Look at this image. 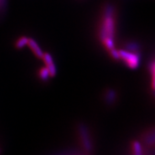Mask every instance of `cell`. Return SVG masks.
<instances>
[{"label":"cell","mask_w":155,"mask_h":155,"mask_svg":"<svg viewBox=\"0 0 155 155\" xmlns=\"http://www.w3.org/2000/svg\"><path fill=\"white\" fill-rule=\"evenodd\" d=\"M38 76L40 78V79L42 81H48V79L49 78V77H50L49 71L47 69L46 67H43L41 68L40 70H39L38 72Z\"/></svg>","instance_id":"9"},{"label":"cell","mask_w":155,"mask_h":155,"mask_svg":"<svg viewBox=\"0 0 155 155\" xmlns=\"http://www.w3.org/2000/svg\"><path fill=\"white\" fill-rule=\"evenodd\" d=\"M79 133H80V137L81 139V141L83 147H85L86 150H91V142L90 136L88 134V131L87 128L84 126H81L79 127Z\"/></svg>","instance_id":"4"},{"label":"cell","mask_w":155,"mask_h":155,"mask_svg":"<svg viewBox=\"0 0 155 155\" xmlns=\"http://www.w3.org/2000/svg\"><path fill=\"white\" fill-rule=\"evenodd\" d=\"M119 61H122L128 68L137 69L140 64V54L127 50H119Z\"/></svg>","instance_id":"2"},{"label":"cell","mask_w":155,"mask_h":155,"mask_svg":"<svg viewBox=\"0 0 155 155\" xmlns=\"http://www.w3.org/2000/svg\"><path fill=\"white\" fill-rule=\"evenodd\" d=\"M104 98H105V101L107 104H113V103L115 102L116 98H117L116 93L114 90H111L110 89V90H108L106 92Z\"/></svg>","instance_id":"6"},{"label":"cell","mask_w":155,"mask_h":155,"mask_svg":"<svg viewBox=\"0 0 155 155\" xmlns=\"http://www.w3.org/2000/svg\"><path fill=\"white\" fill-rule=\"evenodd\" d=\"M115 30L114 10L112 7H108L105 10L104 19L99 31L101 41L108 51L115 48Z\"/></svg>","instance_id":"1"},{"label":"cell","mask_w":155,"mask_h":155,"mask_svg":"<svg viewBox=\"0 0 155 155\" xmlns=\"http://www.w3.org/2000/svg\"><path fill=\"white\" fill-rule=\"evenodd\" d=\"M42 59L43 60L45 67L49 71L50 77H54L57 73V68H56L55 62L53 61V58L50 53H43Z\"/></svg>","instance_id":"3"},{"label":"cell","mask_w":155,"mask_h":155,"mask_svg":"<svg viewBox=\"0 0 155 155\" xmlns=\"http://www.w3.org/2000/svg\"><path fill=\"white\" fill-rule=\"evenodd\" d=\"M134 154V155H143L142 148H141V144L137 141H134L132 144Z\"/></svg>","instance_id":"10"},{"label":"cell","mask_w":155,"mask_h":155,"mask_svg":"<svg viewBox=\"0 0 155 155\" xmlns=\"http://www.w3.org/2000/svg\"><path fill=\"white\" fill-rule=\"evenodd\" d=\"M28 40L29 38L25 36L20 37V38L17 40L16 42H15V47H16L17 49H22L23 48L25 47V46L28 45Z\"/></svg>","instance_id":"8"},{"label":"cell","mask_w":155,"mask_h":155,"mask_svg":"<svg viewBox=\"0 0 155 155\" xmlns=\"http://www.w3.org/2000/svg\"><path fill=\"white\" fill-rule=\"evenodd\" d=\"M125 49L131 52L139 53V45L136 42H128L125 45Z\"/></svg>","instance_id":"7"},{"label":"cell","mask_w":155,"mask_h":155,"mask_svg":"<svg viewBox=\"0 0 155 155\" xmlns=\"http://www.w3.org/2000/svg\"><path fill=\"white\" fill-rule=\"evenodd\" d=\"M28 45L30 47L31 50H32V53L35 55L36 58H39V59H42L44 53L42 52V49L40 48V46H39L38 42L32 38H29Z\"/></svg>","instance_id":"5"}]
</instances>
